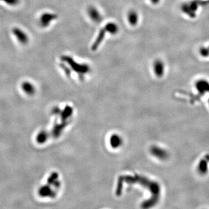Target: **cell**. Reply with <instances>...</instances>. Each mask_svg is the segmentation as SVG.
<instances>
[{"label":"cell","instance_id":"cell-1","mask_svg":"<svg viewBox=\"0 0 209 209\" xmlns=\"http://www.w3.org/2000/svg\"><path fill=\"white\" fill-rule=\"evenodd\" d=\"M61 60L66 63L72 70L80 74V75H84L90 70V68L87 64L78 63L70 56L63 55L61 57Z\"/></svg>","mask_w":209,"mask_h":209},{"label":"cell","instance_id":"cell-2","mask_svg":"<svg viewBox=\"0 0 209 209\" xmlns=\"http://www.w3.org/2000/svg\"><path fill=\"white\" fill-rule=\"evenodd\" d=\"M58 18V15L55 14L44 12L41 15L39 19V23L41 27L48 28L51 23Z\"/></svg>","mask_w":209,"mask_h":209},{"label":"cell","instance_id":"cell-3","mask_svg":"<svg viewBox=\"0 0 209 209\" xmlns=\"http://www.w3.org/2000/svg\"><path fill=\"white\" fill-rule=\"evenodd\" d=\"M12 33L20 44L26 45L28 42L29 38L28 34L21 28L16 27L14 28L12 30Z\"/></svg>","mask_w":209,"mask_h":209},{"label":"cell","instance_id":"cell-4","mask_svg":"<svg viewBox=\"0 0 209 209\" xmlns=\"http://www.w3.org/2000/svg\"><path fill=\"white\" fill-rule=\"evenodd\" d=\"M87 12L90 19L94 23H99L102 20V15L95 7L90 6L87 8Z\"/></svg>","mask_w":209,"mask_h":209},{"label":"cell","instance_id":"cell-5","mask_svg":"<svg viewBox=\"0 0 209 209\" xmlns=\"http://www.w3.org/2000/svg\"><path fill=\"white\" fill-rule=\"evenodd\" d=\"M106 33V30H105V29L104 28H103L100 30L95 40L94 41V44L92 45V47H91L92 51H96L97 50L98 48L99 47L100 44L102 43V42H103V40H104Z\"/></svg>","mask_w":209,"mask_h":209},{"label":"cell","instance_id":"cell-6","mask_svg":"<svg viewBox=\"0 0 209 209\" xmlns=\"http://www.w3.org/2000/svg\"><path fill=\"white\" fill-rule=\"evenodd\" d=\"M153 70L155 74L157 77L163 76L165 70V66L163 62L160 59H156L153 64Z\"/></svg>","mask_w":209,"mask_h":209},{"label":"cell","instance_id":"cell-7","mask_svg":"<svg viewBox=\"0 0 209 209\" xmlns=\"http://www.w3.org/2000/svg\"><path fill=\"white\" fill-rule=\"evenodd\" d=\"M127 20L131 26H137L139 21L138 14L135 11H130L127 15Z\"/></svg>","mask_w":209,"mask_h":209},{"label":"cell","instance_id":"cell-8","mask_svg":"<svg viewBox=\"0 0 209 209\" xmlns=\"http://www.w3.org/2000/svg\"><path fill=\"white\" fill-rule=\"evenodd\" d=\"M22 90L23 92L28 95H33L36 92V88L34 85L29 82H24L21 85Z\"/></svg>","mask_w":209,"mask_h":209},{"label":"cell","instance_id":"cell-9","mask_svg":"<svg viewBox=\"0 0 209 209\" xmlns=\"http://www.w3.org/2000/svg\"><path fill=\"white\" fill-rule=\"evenodd\" d=\"M103 28L105 29L106 33H108L111 35H116L119 30V26L114 22L108 23Z\"/></svg>","mask_w":209,"mask_h":209},{"label":"cell","instance_id":"cell-10","mask_svg":"<svg viewBox=\"0 0 209 209\" xmlns=\"http://www.w3.org/2000/svg\"><path fill=\"white\" fill-rule=\"evenodd\" d=\"M39 194L42 196L45 197V196H52V192L51 193L50 192V189L47 187V186H42L40 191H39Z\"/></svg>","mask_w":209,"mask_h":209},{"label":"cell","instance_id":"cell-11","mask_svg":"<svg viewBox=\"0 0 209 209\" xmlns=\"http://www.w3.org/2000/svg\"><path fill=\"white\" fill-rule=\"evenodd\" d=\"M47 139V134L45 132H41L37 137V141L39 143L44 142Z\"/></svg>","mask_w":209,"mask_h":209},{"label":"cell","instance_id":"cell-12","mask_svg":"<svg viewBox=\"0 0 209 209\" xmlns=\"http://www.w3.org/2000/svg\"><path fill=\"white\" fill-rule=\"evenodd\" d=\"M2 1L8 5L12 6V7L17 5L19 2V0H2Z\"/></svg>","mask_w":209,"mask_h":209},{"label":"cell","instance_id":"cell-13","mask_svg":"<svg viewBox=\"0 0 209 209\" xmlns=\"http://www.w3.org/2000/svg\"><path fill=\"white\" fill-rule=\"evenodd\" d=\"M152 4H154V5H156L157 4L159 3L160 1V0H149Z\"/></svg>","mask_w":209,"mask_h":209}]
</instances>
